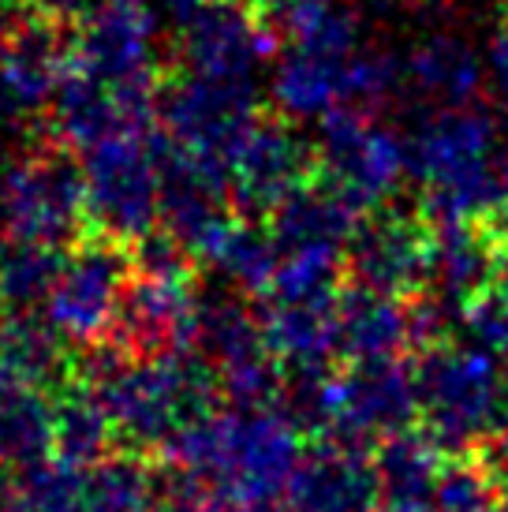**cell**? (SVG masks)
<instances>
[{
    "instance_id": "3",
    "label": "cell",
    "mask_w": 508,
    "mask_h": 512,
    "mask_svg": "<svg viewBox=\"0 0 508 512\" xmlns=\"http://www.w3.org/2000/svg\"><path fill=\"white\" fill-rule=\"evenodd\" d=\"M494 143V116L475 105L438 109L415 128L408 157L423 184L419 214L426 225H482L505 206L508 187L490 161Z\"/></svg>"
},
{
    "instance_id": "21",
    "label": "cell",
    "mask_w": 508,
    "mask_h": 512,
    "mask_svg": "<svg viewBox=\"0 0 508 512\" xmlns=\"http://www.w3.org/2000/svg\"><path fill=\"white\" fill-rule=\"evenodd\" d=\"M486 79L475 49L452 34H434L419 42L404 60V90L430 101L434 109H467L475 105Z\"/></svg>"
},
{
    "instance_id": "26",
    "label": "cell",
    "mask_w": 508,
    "mask_h": 512,
    "mask_svg": "<svg viewBox=\"0 0 508 512\" xmlns=\"http://www.w3.org/2000/svg\"><path fill=\"white\" fill-rule=\"evenodd\" d=\"M277 38L322 57H352L359 53V23L340 0H281L269 15Z\"/></svg>"
},
{
    "instance_id": "24",
    "label": "cell",
    "mask_w": 508,
    "mask_h": 512,
    "mask_svg": "<svg viewBox=\"0 0 508 512\" xmlns=\"http://www.w3.org/2000/svg\"><path fill=\"white\" fill-rule=\"evenodd\" d=\"M198 266H210L225 277L228 285L266 299L269 288H273V277H277V266H281V247H277L266 221L232 214L221 225V232L206 243Z\"/></svg>"
},
{
    "instance_id": "39",
    "label": "cell",
    "mask_w": 508,
    "mask_h": 512,
    "mask_svg": "<svg viewBox=\"0 0 508 512\" xmlns=\"http://www.w3.org/2000/svg\"><path fill=\"white\" fill-rule=\"evenodd\" d=\"M266 512H292V509H266Z\"/></svg>"
},
{
    "instance_id": "23",
    "label": "cell",
    "mask_w": 508,
    "mask_h": 512,
    "mask_svg": "<svg viewBox=\"0 0 508 512\" xmlns=\"http://www.w3.org/2000/svg\"><path fill=\"white\" fill-rule=\"evenodd\" d=\"M449 460L452 456H445V449L423 427H408L378 441L374 445V464H378L385 505L430 509Z\"/></svg>"
},
{
    "instance_id": "20",
    "label": "cell",
    "mask_w": 508,
    "mask_h": 512,
    "mask_svg": "<svg viewBox=\"0 0 508 512\" xmlns=\"http://www.w3.org/2000/svg\"><path fill=\"white\" fill-rule=\"evenodd\" d=\"M494 281V247L479 225L430 228V270L426 296L449 303L452 311H467V303L482 296ZM419 292V296H423Z\"/></svg>"
},
{
    "instance_id": "17",
    "label": "cell",
    "mask_w": 508,
    "mask_h": 512,
    "mask_svg": "<svg viewBox=\"0 0 508 512\" xmlns=\"http://www.w3.org/2000/svg\"><path fill=\"white\" fill-rule=\"evenodd\" d=\"M262 333L266 348L281 363L284 378H318L333 374L337 356V296L303 299V303H277L262 307Z\"/></svg>"
},
{
    "instance_id": "11",
    "label": "cell",
    "mask_w": 508,
    "mask_h": 512,
    "mask_svg": "<svg viewBox=\"0 0 508 512\" xmlns=\"http://www.w3.org/2000/svg\"><path fill=\"white\" fill-rule=\"evenodd\" d=\"M344 266L355 285L393 299H415L426 288L430 270V225L423 214L381 206L355 228L344 251Z\"/></svg>"
},
{
    "instance_id": "29",
    "label": "cell",
    "mask_w": 508,
    "mask_h": 512,
    "mask_svg": "<svg viewBox=\"0 0 508 512\" xmlns=\"http://www.w3.org/2000/svg\"><path fill=\"white\" fill-rule=\"evenodd\" d=\"M340 270H344V251L337 247H292L281 251V266L269 288V299L277 303H303V299H329L337 296Z\"/></svg>"
},
{
    "instance_id": "28",
    "label": "cell",
    "mask_w": 508,
    "mask_h": 512,
    "mask_svg": "<svg viewBox=\"0 0 508 512\" xmlns=\"http://www.w3.org/2000/svg\"><path fill=\"white\" fill-rule=\"evenodd\" d=\"M113 441V419L98 400V393H71L53 415V445L71 468H83V464L98 468L101 460H109Z\"/></svg>"
},
{
    "instance_id": "25",
    "label": "cell",
    "mask_w": 508,
    "mask_h": 512,
    "mask_svg": "<svg viewBox=\"0 0 508 512\" xmlns=\"http://www.w3.org/2000/svg\"><path fill=\"white\" fill-rule=\"evenodd\" d=\"M195 352L213 370L262 356V352H269L266 333H262V314L254 311L247 299L228 292V288L210 292V296H198Z\"/></svg>"
},
{
    "instance_id": "1",
    "label": "cell",
    "mask_w": 508,
    "mask_h": 512,
    "mask_svg": "<svg viewBox=\"0 0 508 512\" xmlns=\"http://www.w3.org/2000/svg\"><path fill=\"white\" fill-rule=\"evenodd\" d=\"M172 468L195 475L221 512H266L288 498L303 460L299 430L277 408L213 412L165 449Z\"/></svg>"
},
{
    "instance_id": "22",
    "label": "cell",
    "mask_w": 508,
    "mask_h": 512,
    "mask_svg": "<svg viewBox=\"0 0 508 512\" xmlns=\"http://www.w3.org/2000/svg\"><path fill=\"white\" fill-rule=\"evenodd\" d=\"M367 214H359L352 202L344 199L340 191L314 176L311 184H303L277 206V214L269 217V232L281 251L292 247H337L348 251L355 228Z\"/></svg>"
},
{
    "instance_id": "32",
    "label": "cell",
    "mask_w": 508,
    "mask_h": 512,
    "mask_svg": "<svg viewBox=\"0 0 508 512\" xmlns=\"http://www.w3.org/2000/svg\"><path fill=\"white\" fill-rule=\"evenodd\" d=\"M486 72H490V83L501 94V101H508V30H501L490 45V68Z\"/></svg>"
},
{
    "instance_id": "6",
    "label": "cell",
    "mask_w": 508,
    "mask_h": 512,
    "mask_svg": "<svg viewBox=\"0 0 508 512\" xmlns=\"http://www.w3.org/2000/svg\"><path fill=\"white\" fill-rule=\"evenodd\" d=\"M0 228L15 243L53 247L83 240L86 184L68 150H34L0 169Z\"/></svg>"
},
{
    "instance_id": "14",
    "label": "cell",
    "mask_w": 508,
    "mask_h": 512,
    "mask_svg": "<svg viewBox=\"0 0 508 512\" xmlns=\"http://www.w3.org/2000/svg\"><path fill=\"white\" fill-rule=\"evenodd\" d=\"M273 49V23L232 0L206 4L202 12L184 19L180 34V57L187 72L217 83H251V75L273 57Z\"/></svg>"
},
{
    "instance_id": "2",
    "label": "cell",
    "mask_w": 508,
    "mask_h": 512,
    "mask_svg": "<svg viewBox=\"0 0 508 512\" xmlns=\"http://www.w3.org/2000/svg\"><path fill=\"white\" fill-rule=\"evenodd\" d=\"M98 400L131 453H165L191 423L217 412V374L198 352L131 359L116 352L98 374Z\"/></svg>"
},
{
    "instance_id": "4",
    "label": "cell",
    "mask_w": 508,
    "mask_h": 512,
    "mask_svg": "<svg viewBox=\"0 0 508 512\" xmlns=\"http://www.w3.org/2000/svg\"><path fill=\"white\" fill-rule=\"evenodd\" d=\"M419 419L445 456L460 460L508 427L505 367L479 344H438L415 359Z\"/></svg>"
},
{
    "instance_id": "33",
    "label": "cell",
    "mask_w": 508,
    "mask_h": 512,
    "mask_svg": "<svg viewBox=\"0 0 508 512\" xmlns=\"http://www.w3.org/2000/svg\"><path fill=\"white\" fill-rule=\"evenodd\" d=\"M165 4H169V8L180 15V19H191L195 12H202L206 4H217V0H165Z\"/></svg>"
},
{
    "instance_id": "8",
    "label": "cell",
    "mask_w": 508,
    "mask_h": 512,
    "mask_svg": "<svg viewBox=\"0 0 508 512\" xmlns=\"http://www.w3.org/2000/svg\"><path fill=\"white\" fill-rule=\"evenodd\" d=\"M419 419V389L415 363L404 359H374V363H344L333 370L322 393V438H344L374 449L389 434L415 427Z\"/></svg>"
},
{
    "instance_id": "12",
    "label": "cell",
    "mask_w": 508,
    "mask_h": 512,
    "mask_svg": "<svg viewBox=\"0 0 508 512\" xmlns=\"http://www.w3.org/2000/svg\"><path fill=\"white\" fill-rule=\"evenodd\" d=\"M68 79L71 38L64 34V23L34 12L0 30V113H45Z\"/></svg>"
},
{
    "instance_id": "19",
    "label": "cell",
    "mask_w": 508,
    "mask_h": 512,
    "mask_svg": "<svg viewBox=\"0 0 508 512\" xmlns=\"http://www.w3.org/2000/svg\"><path fill=\"white\" fill-rule=\"evenodd\" d=\"M284 120H318L352 109V57H322L288 49L269 83Z\"/></svg>"
},
{
    "instance_id": "15",
    "label": "cell",
    "mask_w": 508,
    "mask_h": 512,
    "mask_svg": "<svg viewBox=\"0 0 508 512\" xmlns=\"http://www.w3.org/2000/svg\"><path fill=\"white\" fill-rule=\"evenodd\" d=\"M71 72L105 86H157V19L146 8H101L71 38Z\"/></svg>"
},
{
    "instance_id": "31",
    "label": "cell",
    "mask_w": 508,
    "mask_h": 512,
    "mask_svg": "<svg viewBox=\"0 0 508 512\" xmlns=\"http://www.w3.org/2000/svg\"><path fill=\"white\" fill-rule=\"evenodd\" d=\"M464 329L471 333V341L479 344L482 352L505 367L508 363V292L505 288H486L482 296H475L464 311Z\"/></svg>"
},
{
    "instance_id": "38",
    "label": "cell",
    "mask_w": 508,
    "mask_h": 512,
    "mask_svg": "<svg viewBox=\"0 0 508 512\" xmlns=\"http://www.w3.org/2000/svg\"><path fill=\"white\" fill-rule=\"evenodd\" d=\"M497 509H501V512H508V483L501 486V490H497Z\"/></svg>"
},
{
    "instance_id": "13",
    "label": "cell",
    "mask_w": 508,
    "mask_h": 512,
    "mask_svg": "<svg viewBox=\"0 0 508 512\" xmlns=\"http://www.w3.org/2000/svg\"><path fill=\"white\" fill-rule=\"evenodd\" d=\"M198 292L195 277H142L131 273L113 344L131 359L195 352Z\"/></svg>"
},
{
    "instance_id": "27",
    "label": "cell",
    "mask_w": 508,
    "mask_h": 512,
    "mask_svg": "<svg viewBox=\"0 0 508 512\" xmlns=\"http://www.w3.org/2000/svg\"><path fill=\"white\" fill-rule=\"evenodd\" d=\"M161 471L139 453L101 460L83 483V512H157Z\"/></svg>"
},
{
    "instance_id": "10",
    "label": "cell",
    "mask_w": 508,
    "mask_h": 512,
    "mask_svg": "<svg viewBox=\"0 0 508 512\" xmlns=\"http://www.w3.org/2000/svg\"><path fill=\"white\" fill-rule=\"evenodd\" d=\"M314 169H318L314 146L303 143L284 116H258L232 161L228 176L232 210L251 221H269L284 199H292L299 187L311 184Z\"/></svg>"
},
{
    "instance_id": "16",
    "label": "cell",
    "mask_w": 508,
    "mask_h": 512,
    "mask_svg": "<svg viewBox=\"0 0 508 512\" xmlns=\"http://www.w3.org/2000/svg\"><path fill=\"white\" fill-rule=\"evenodd\" d=\"M292 512H378L385 505L374 449L344 438H314L303 449L292 486Z\"/></svg>"
},
{
    "instance_id": "9",
    "label": "cell",
    "mask_w": 508,
    "mask_h": 512,
    "mask_svg": "<svg viewBox=\"0 0 508 512\" xmlns=\"http://www.w3.org/2000/svg\"><path fill=\"white\" fill-rule=\"evenodd\" d=\"M127 285H131V251L113 240H101L94 232L83 236L64 258L57 285L45 299L53 333L79 344L113 341Z\"/></svg>"
},
{
    "instance_id": "5",
    "label": "cell",
    "mask_w": 508,
    "mask_h": 512,
    "mask_svg": "<svg viewBox=\"0 0 508 512\" xmlns=\"http://www.w3.org/2000/svg\"><path fill=\"white\" fill-rule=\"evenodd\" d=\"M169 135L150 124L124 131L79 157L86 184V225L94 236L135 247L161 228V184Z\"/></svg>"
},
{
    "instance_id": "36",
    "label": "cell",
    "mask_w": 508,
    "mask_h": 512,
    "mask_svg": "<svg viewBox=\"0 0 508 512\" xmlns=\"http://www.w3.org/2000/svg\"><path fill=\"white\" fill-rule=\"evenodd\" d=\"M378 512H430V509H411V505H381Z\"/></svg>"
},
{
    "instance_id": "7",
    "label": "cell",
    "mask_w": 508,
    "mask_h": 512,
    "mask_svg": "<svg viewBox=\"0 0 508 512\" xmlns=\"http://www.w3.org/2000/svg\"><path fill=\"white\" fill-rule=\"evenodd\" d=\"M318 180L340 191L359 214H374L393 199L411 169L408 143L374 116L340 109L318 131Z\"/></svg>"
},
{
    "instance_id": "37",
    "label": "cell",
    "mask_w": 508,
    "mask_h": 512,
    "mask_svg": "<svg viewBox=\"0 0 508 512\" xmlns=\"http://www.w3.org/2000/svg\"><path fill=\"white\" fill-rule=\"evenodd\" d=\"M497 172H501V180H505V187H508V146H505V154H501V161H497Z\"/></svg>"
},
{
    "instance_id": "34",
    "label": "cell",
    "mask_w": 508,
    "mask_h": 512,
    "mask_svg": "<svg viewBox=\"0 0 508 512\" xmlns=\"http://www.w3.org/2000/svg\"><path fill=\"white\" fill-rule=\"evenodd\" d=\"M232 4H240V8H247V12L269 19V15L277 12V4H281V0H232Z\"/></svg>"
},
{
    "instance_id": "30",
    "label": "cell",
    "mask_w": 508,
    "mask_h": 512,
    "mask_svg": "<svg viewBox=\"0 0 508 512\" xmlns=\"http://www.w3.org/2000/svg\"><path fill=\"white\" fill-rule=\"evenodd\" d=\"M64 258L53 247H27L15 243L8 255L0 258V292L12 303H38L49 299L60 277Z\"/></svg>"
},
{
    "instance_id": "35",
    "label": "cell",
    "mask_w": 508,
    "mask_h": 512,
    "mask_svg": "<svg viewBox=\"0 0 508 512\" xmlns=\"http://www.w3.org/2000/svg\"><path fill=\"white\" fill-rule=\"evenodd\" d=\"M105 4H113V8H146V0H105Z\"/></svg>"
},
{
    "instance_id": "18",
    "label": "cell",
    "mask_w": 508,
    "mask_h": 512,
    "mask_svg": "<svg viewBox=\"0 0 508 512\" xmlns=\"http://www.w3.org/2000/svg\"><path fill=\"white\" fill-rule=\"evenodd\" d=\"M411 352V311L408 299H393L370 288L337 292V356L344 363L404 359Z\"/></svg>"
}]
</instances>
